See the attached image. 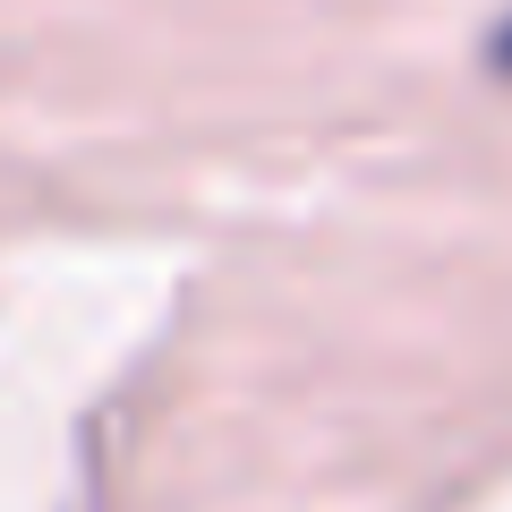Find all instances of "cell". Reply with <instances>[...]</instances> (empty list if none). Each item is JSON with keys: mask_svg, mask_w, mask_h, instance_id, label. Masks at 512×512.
I'll use <instances>...</instances> for the list:
<instances>
[{"mask_svg": "<svg viewBox=\"0 0 512 512\" xmlns=\"http://www.w3.org/2000/svg\"><path fill=\"white\" fill-rule=\"evenodd\" d=\"M495 69H512V18L495 26Z\"/></svg>", "mask_w": 512, "mask_h": 512, "instance_id": "cell-1", "label": "cell"}]
</instances>
